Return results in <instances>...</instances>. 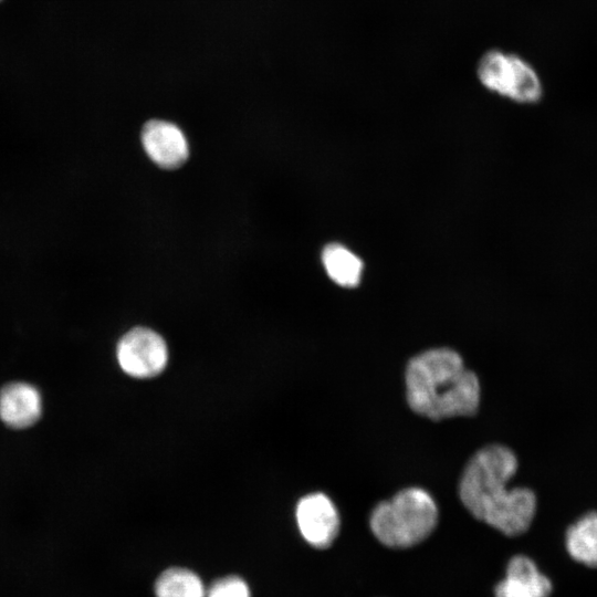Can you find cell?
Returning a JSON list of instances; mask_svg holds the SVG:
<instances>
[{"label":"cell","instance_id":"6","mask_svg":"<svg viewBox=\"0 0 597 597\" xmlns=\"http://www.w3.org/2000/svg\"><path fill=\"white\" fill-rule=\"evenodd\" d=\"M296 523L304 540L316 548L328 547L339 531L338 512L328 496L311 493L296 506Z\"/></svg>","mask_w":597,"mask_h":597},{"label":"cell","instance_id":"7","mask_svg":"<svg viewBox=\"0 0 597 597\" xmlns=\"http://www.w3.org/2000/svg\"><path fill=\"white\" fill-rule=\"evenodd\" d=\"M142 143L149 158L165 169L180 167L189 156L184 133L177 125L166 121L147 122L142 130Z\"/></svg>","mask_w":597,"mask_h":597},{"label":"cell","instance_id":"10","mask_svg":"<svg viewBox=\"0 0 597 597\" xmlns=\"http://www.w3.org/2000/svg\"><path fill=\"white\" fill-rule=\"evenodd\" d=\"M566 548L576 562L597 567V512L583 515L568 527Z\"/></svg>","mask_w":597,"mask_h":597},{"label":"cell","instance_id":"3","mask_svg":"<svg viewBox=\"0 0 597 597\" xmlns=\"http://www.w3.org/2000/svg\"><path fill=\"white\" fill-rule=\"evenodd\" d=\"M438 507L431 495L420 488H407L371 511L369 525L385 546L407 548L425 541L438 523Z\"/></svg>","mask_w":597,"mask_h":597},{"label":"cell","instance_id":"5","mask_svg":"<svg viewBox=\"0 0 597 597\" xmlns=\"http://www.w3.org/2000/svg\"><path fill=\"white\" fill-rule=\"evenodd\" d=\"M116 352L122 369L135 378H149L160 374L168 360L164 338L146 327H135L123 335Z\"/></svg>","mask_w":597,"mask_h":597},{"label":"cell","instance_id":"11","mask_svg":"<svg viewBox=\"0 0 597 597\" xmlns=\"http://www.w3.org/2000/svg\"><path fill=\"white\" fill-rule=\"evenodd\" d=\"M322 263L331 280L341 286L354 287L360 282L363 261L342 244H327L322 252Z\"/></svg>","mask_w":597,"mask_h":597},{"label":"cell","instance_id":"1","mask_svg":"<svg viewBox=\"0 0 597 597\" xmlns=\"http://www.w3.org/2000/svg\"><path fill=\"white\" fill-rule=\"evenodd\" d=\"M517 467L510 448L489 444L471 457L459 483V496L467 510L507 536L526 532L536 513V495L531 489H507Z\"/></svg>","mask_w":597,"mask_h":597},{"label":"cell","instance_id":"2","mask_svg":"<svg viewBox=\"0 0 597 597\" xmlns=\"http://www.w3.org/2000/svg\"><path fill=\"white\" fill-rule=\"evenodd\" d=\"M405 381L409 407L430 420L469 417L479 409V378L451 348H431L413 356Z\"/></svg>","mask_w":597,"mask_h":597},{"label":"cell","instance_id":"12","mask_svg":"<svg viewBox=\"0 0 597 597\" xmlns=\"http://www.w3.org/2000/svg\"><path fill=\"white\" fill-rule=\"evenodd\" d=\"M156 597H206L207 590L197 574L171 567L163 572L155 583Z\"/></svg>","mask_w":597,"mask_h":597},{"label":"cell","instance_id":"8","mask_svg":"<svg viewBox=\"0 0 597 597\" xmlns=\"http://www.w3.org/2000/svg\"><path fill=\"white\" fill-rule=\"evenodd\" d=\"M41 413V395L32 385L18 381L0 389V419L8 427H30L39 420Z\"/></svg>","mask_w":597,"mask_h":597},{"label":"cell","instance_id":"4","mask_svg":"<svg viewBox=\"0 0 597 597\" xmlns=\"http://www.w3.org/2000/svg\"><path fill=\"white\" fill-rule=\"evenodd\" d=\"M488 90L523 104L536 103L543 86L536 70L523 57L500 50L486 52L476 69Z\"/></svg>","mask_w":597,"mask_h":597},{"label":"cell","instance_id":"13","mask_svg":"<svg viewBox=\"0 0 597 597\" xmlns=\"http://www.w3.org/2000/svg\"><path fill=\"white\" fill-rule=\"evenodd\" d=\"M206 597H250V589L242 578L227 576L216 580Z\"/></svg>","mask_w":597,"mask_h":597},{"label":"cell","instance_id":"9","mask_svg":"<svg viewBox=\"0 0 597 597\" xmlns=\"http://www.w3.org/2000/svg\"><path fill=\"white\" fill-rule=\"evenodd\" d=\"M552 590L549 579L535 563L523 555L511 558L506 576L495 587V597H548Z\"/></svg>","mask_w":597,"mask_h":597}]
</instances>
